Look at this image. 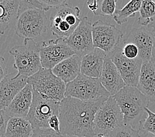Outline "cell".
<instances>
[{
    "label": "cell",
    "instance_id": "cell-7",
    "mask_svg": "<svg viewBox=\"0 0 155 137\" xmlns=\"http://www.w3.org/2000/svg\"><path fill=\"white\" fill-rule=\"evenodd\" d=\"M95 134L108 136L124 124V116L115 99L110 96L96 113L94 119Z\"/></svg>",
    "mask_w": 155,
    "mask_h": 137
},
{
    "label": "cell",
    "instance_id": "cell-17",
    "mask_svg": "<svg viewBox=\"0 0 155 137\" xmlns=\"http://www.w3.org/2000/svg\"><path fill=\"white\" fill-rule=\"evenodd\" d=\"M106 54L98 48H94L92 52L82 57L81 73L91 78L99 79L104 65V59Z\"/></svg>",
    "mask_w": 155,
    "mask_h": 137
},
{
    "label": "cell",
    "instance_id": "cell-5",
    "mask_svg": "<svg viewBox=\"0 0 155 137\" xmlns=\"http://www.w3.org/2000/svg\"><path fill=\"white\" fill-rule=\"evenodd\" d=\"M28 83L44 98L60 102L65 98L66 84L55 75L51 69H40L28 78Z\"/></svg>",
    "mask_w": 155,
    "mask_h": 137
},
{
    "label": "cell",
    "instance_id": "cell-2",
    "mask_svg": "<svg viewBox=\"0 0 155 137\" xmlns=\"http://www.w3.org/2000/svg\"><path fill=\"white\" fill-rule=\"evenodd\" d=\"M112 97L120 107L124 116V125L140 131L147 117L145 109L149 100L137 87L125 86Z\"/></svg>",
    "mask_w": 155,
    "mask_h": 137
},
{
    "label": "cell",
    "instance_id": "cell-39",
    "mask_svg": "<svg viewBox=\"0 0 155 137\" xmlns=\"http://www.w3.org/2000/svg\"><path fill=\"white\" fill-rule=\"evenodd\" d=\"M154 2H155V1H154Z\"/></svg>",
    "mask_w": 155,
    "mask_h": 137
},
{
    "label": "cell",
    "instance_id": "cell-6",
    "mask_svg": "<svg viewBox=\"0 0 155 137\" xmlns=\"http://www.w3.org/2000/svg\"><path fill=\"white\" fill-rule=\"evenodd\" d=\"M47 29L48 19L44 11L30 8L18 13L15 33L20 38L35 40L43 35Z\"/></svg>",
    "mask_w": 155,
    "mask_h": 137
},
{
    "label": "cell",
    "instance_id": "cell-29",
    "mask_svg": "<svg viewBox=\"0 0 155 137\" xmlns=\"http://www.w3.org/2000/svg\"><path fill=\"white\" fill-rule=\"evenodd\" d=\"M11 117L5 109H0V137H3L5 134L7 123Z\"/></svg>",
    "mask_w": 155,
    "mask_h": 137
},
{
    "label": "cell",
    "instance_id": "cell-3",
    "mask_svg": "<svg viewBox=\"0 0 155 137\" xmlns=\"http://www.w3.org/2000/svg\"><path fill=\"white\" fill-rule=\"evenodd\" d=\"M15 59L14 67L17 69V76L29 78L42 69L40 46L34 40L25 39L22 45L12 47L9 51Z\"/></svg>",
    "mask_w": 155,
    "mask_h": 137
},
{
    "label": "cell",
    "instance_id": "cell-38",
    "mask_svg": "<svg viewBox=\"0 0 155 137\" xmlns=\"http://www.w3.org/2000/svg\"><path fill=\"white\" fill-rule=\"evenodd\" d=\"M97 137H107V136L105 135H98L97 136Z\"/></svg>",
    "mask_w": 155,
    "mask_h": 137
},
{
    "label": "cell",
    "instance_id": "cell-33",
    "mask_svg": "<svg viewBox=\"0 0 155 137\" xmlns=\"http://www.w3.org/2000/svg\"><path fill=\"white\" fill-rule=\"evenodd\" d=\"M87 5L95 15L99 8V0H94V1H91L90 0V1H88L87 2Z\"/></svg>",
    "mask_w": 155,
    "mask_h": 137
},
{
    "label": "cell",
    "instance_id": "cell-16",
    "mask_svg": "<svg viewBox=\"0 0 155 137\" xmlns=\"http://www.w3.org/2000/svg\"><path fill=\"white\" fill-rule=\"evenodd\" d=\"M32 88L27 83L5 109L11 117H19L26 119L30 110L32 101Z\"/></svg>",
    "mask_w": 155,
    "mask_h": 137
},
{
    "label": "cell",
    "instance_id": "cell-20",
    "mask_svg": "<svg viewBox=\"0 0 155 137\" xmlns=\"http://www.w3.org/2000/svg\"><path fill=\"white\" fill-rule=\"evenodd\" d=\"M19 1L0 0V34H4L11 23L17 20Z\"/></svg>",
    "mask_w": 155,
    "mask_h": 137
},
{
    "label": "cell",
    "instance_id": "cell-26",
    "mask_svg": "<svg viewBox=\"0 0 155 137\" xmlns=\"http://www.w3.org/2000/svg\"><path fill=\"white\" fill-rule=\"evenodd\" d=\"M147 117L144 121L141 131L150 133L155 137V113L150 111L148 107L145 109Z\"/></svg>",
    "mask_w": 155,
    "mask_h": 137
},
{
    "label": "cell",
    "instance_id": "cell-37",
    "mask_svg": "<svg viewBox=\"0 0 155 137\" xmlns=\"http://www.w3.org/2000/svg\"><path fill=\"white\" fill-rule=\"evenodd\" d=\"M61 137H79V136H73V135H61Z\"/></svg>",
    "mask_w": 155,
    "mask_h": 137
},
{
    "label": "cell",
    "instance_id": "cell-8",
    "mask_svg": "<svg viewBox=\"0 0 155 137\" xmlns=\"http://www.w3.org/2000/svg\"><path fill=\"white\" fill-rule=\"evenodd\" d=\"M32 101L27 119L33 129L48 128V121L50 118L56 115L59 116L60 102L43 98L32 90Z\"/></svg>",
    "mask_w": 155,
    "mask_h": 137
},
{
    "label": "cell",
    "instance_id": "cell-11",
    "mask_svg": "<svg viewBox=\"0 0 155 137\" xmlns=\"http://www.w3.org/2000/svg\"><path fill=\"white\" fill-rule=\"evenodd\" d=\"M115 65L126 86L136 87L141 72L143 61L139 57L130 60L121 52V47H116L107 54Z\"/></svg>",
    "mask_w": 155,
    "mask_h": 137
},
{
    "label": "cell",
    "instance_id": "cell-21",
    "mask_svg": "<svg viewBox=\"0 0 155 137\" xmlns=\"http://www.w3.org/2000/svg\"><path fill=\"white\" fill-rule=\"evenodd\" d=\"M32 132L33 128L27 119L11 117L3 137H31Z\"/></svg>",
    "mask_w": 155,
    "mask_h": 137
},
{
    "label": "cell",
    "instance_id": "cell-31",
    "mask_svg": "<svg viewBox=\"0 0 155 137\" xmlns=\"http://www.w3.org/2000/svg\"><path fill=\"white\" fill-rule=\"evenodd\" d=\"M40 1L44 5L49 7L50 9L52 8V7H55L57 9L66 2L65 0H40Z\"/></svg>",
    "mask_w": 155,
    "mask_h": 137
},
{
    "label": "cell",
    "instance_id": "cell-23",
    "mask_svg": "<svg viewBox=\"0 0 155 137\" xmlns=\"http://www.w3.org/2000/svg\"><path fill=\"white\" fill-rule=\"evenodd\" d=\"M139 12V24L141 27H147L155 17V2L151 0L142 1Z\"/></svg>",
    "mask_w": 155,
    "mask_h": 137
},
{
    "label": "cell",
    "instance_id": "cell-35",
    "mask_svg": "<svg viewBox=\"0 0 155 137\" xmlns=\"http://www.w3.org/2000/svg\"><path fill=\"white\" fill-rule=\"evenodd\" d=\"M150 61L155 66V38H154V44H153V50H152V55H151V58H150Z\"/></svg>",
    "mask_w": 155,
    "mask_h": 137
},
{
    "label": "cell",
    "instance_id": "cell-9",
    "mask_svg": "<svg viewBox=\"0 0 155 137\" xmlns=\"http://www.w3.org/2000/svg\"><path fill=\"white\" fill-rule=\"evenodd\" d=\"M94 48H98L106 54L118 46L124 34L116 26L101 20L95 22L92 26Z\"/></svg>",
    "mask_w": 155,
    "mask_h": 137
},
{
    "label": "cell",
    "instance_id": "cell-18",
    "mask_svg": "<svg viewBox=\"0 0 155 137\" xmlns=\"http://www.w3.org/2000/svg\"><path fill=\"white\" fill-rule=\"evenodd\" d=\"M81 60L82 57L75 54L60 62L51 71L55 75L68 84L75 79L81 73Z\"/></svg>",
    "mask_w": 155,
    "mask_h": 137
},
{
    "label": "cell",
    "instance_id": "cell-12",
    "mask_svg": "<svg viewBox=\"0 0 155 137\" xmlns=\"http://www.w3.org/2000/svg\"><path fill=\"white\" fill-rule=\"evenodd\" d=\"M92 26L87 16L81 18L78 27L68 38L64 39V42L81 57L94 50Z\"/></svg>",
    "mask_w": 155,
    "mask_h": 137
},
{
    "label": "cell",
    "instance_id": "cell-30",
    "mask_svg": "<svg viewBox=\"0 0 155 137\" xmlns=\"http://www.w3.org/2000/svg\"><path fill=\"white\" fill-rule=\"evenodd\" d=\"M48 128L51 129V130H53L58 134L61 135L60 122V119H59V116L54 115V116H51L48 121Z\"/></svg>",
    "mask_w": 155,
    "mask_h": 137
},
{
    "label": "cell",
    "instance_id": "cell-25",
    "mask_svg": "<svg viewBox=\"0 0 155 137\" xmlns=\"http://www.w3.org/2000/svg\"><path fill=\"white\" fill-rule=\"evenodd\" d=\"M107 137H142L139 131L135 130L131 127L123 125L116 129L107 136Z\"/></svg>",
    "mask_w": 155,
    "mask_h": 137
},
{
    "label": "cell",
    "instance_id": "cell-4",
    "mask_svg": "<svg viewBox=\"0 0 155 137\" xmlns=\"http://www.w3.org/2000/svg\"><path fill=\"white\" fill-rule=\"evenodd\" d=\"M110 94L97 78H91L80 73L75 79L66 84L65 98L71 97L85 102L108 99Z\"/></svg>",
    "mask_w": 155,
    "mask_h": 137
},
{
    "label": "cell",
    "instance_id": "cell-1",
    "mask_svg": "<svg viewBox=\"0 0 155 137\" xmlns=\"http://www.w3.org/2000/svg\"><path fill=\"white\" fill-rule=\"evenodd\" d=\"M108 99L85 102L71 97L60 102L59 119L61 135L79 137H96L94 116Z\"/></svg>",
    "mask_w": 155,
    "mask_h": 137
},
{
    "label": "cell",
    "instance_id": "cell-22",
    "mask_svg": "<svg viewBox=\"0 0 155 137\" xmlns=\"http://www.w3.org/2000/svg\"><path fill=\"white\" fill-rule=\"evenodd\" d=\"M141 3V0H131L122 9L116 10L113 15L114 20L119 25L126 23L129 18L134 17L136 13L139 11Z\"/></svg>",
    "mask_w": 155,
    "mask_h": 137
},
{
    "label": "cell",
    "instance_id": "cell-24",
    "mask_svg": "<svg viewBox=\"0 0 155 137\" xmlns=\"http://www.w3.org/2000/svg\"><path fill=\"white\" fill-rule=\"evenodd\" d=\"M116 0H99V8L96 16L112 17L116 10Z\"/></svg>",
    "mask_w": 155,
    "mask_h": 137
},
{
    "label": "cell",
    "instance_id": "cell-10",
    "mask_svg": "<svg viewBox=\"0 0 155 137\" xmlns=\"http://www.w3.org/2000/svg\"><path fill=\"white\" fill-rule=\"evenodd\" d=\"M42 67L52 69L66 59L75 55V52L64 42V39L56 38L39 44Z\"/></svg>",
    "mask_w": 155,
    "mask_h": 137
},
{
    "label": "cell",
    "instance_id": "cell-13",
    "mask_svg": "<svg viewBox=\"0 0 155 137\" xmlns=\"http://www.w3.org/2000/svg\"><path fill=\"white\" fill-rule=\"evenodd\" d=\"M154 37L147 30L146 27L134 28L124 39V44L132 43L137 47L139 57L143 63L150 61Z\"/></svg>",
    "mask_w": 155,
    "mask_h": 137
},
{
    "label": "cell",
    "instance_id": "cell-15",
    "mask_svg": "<svg viewBox=\"0 0 155 137\" xmlns=\"http://www.w3.org/2000/svg\"><path fill=\"white\" fill-rule=\"evenodd\" d=\"M28 83V78L7 74L0 82V98L6 107Z\"/></svg>",
    "mask_w": 155,
    "mask_h": 137
},
{
    "label": "cell",
    "instance_id": "cell-32",
    "mask_svg": "<svg viewBox=\"0 0 155 137\" xmlns=\"http://www.w3.org/2000/svg\"><path fill=\"white\" fill-rule=\"evenodd\" d=\"M7 75V68L5 59L0 55V82Z\"/></svg>",
    "mask_w": 155,
    "mask_h": 137
},
{
    "label": "cell",
    "instance_id": "cell-34",
    "mask_svg": "<svg viewBox=\"0 0 155 137\" xmlns=\"http://www.w3.org/2000/svg\"><path fill=\"white\" fill-rule=\"evenodd\" d=\"M146 28L148 30L155 38V17L153 18L151 23L146 27Z\"/></svg>",
    "mask_w": 155,
    "mask_h": 137
},
{
    "label": "cell",
    "instance_id": "cell-27",
    "mask_svg": "<svg viewBox=\"0 0 155 137\" xmlns=\"http://www.w3.org/2000/svg\"><path fill=\"white\" fill-rule=\"evenodd\" d=\"M121 52L125 57L130 60H134L139 57V51L137 47L134 44H125L123 47H121Z\"/></svg>",
    "mask_w": 155,
    "mask_h": 137
},
{
    "label": "cell",
    "instance_id": "cell-19",
    "mask_svg": "<svg viewBox=\"0 0 155 137\" xmlns=\"http://www.w3.org/2000/svg\"><path fill=\"white\" fill-rule=\"evenodd\" d=\"M137 88L155 103V66L150 61L143 63Z\"/></svg>",
    "mask_w": 155,
    "mask_h": 137
},
{
    "label": "cell",
    "instance_id": "cell-14",
    "mask_svg": "<svg viewBox=\"0 0 155 137\" xmlns=\"http://www.w3.org/2000/svg\"><path fill=\"white\" fill-rule=\"evenodd\" d=\"M99 80L102 86L112 96L126 86L116 67L107 54L104 59V65Z\"/></svg>",
    "mask_w": 155,
    "mask_h": 137
},
{
    "label": "cell",
    "instance_id": "cell-28",
    "mask_svg": "<svg viewBox=\"0 0 155 137\" xmlns=\"http://www.w3.org/2000/svg\"><path fill=\"white\" fill-rule=\"evenodd\" d=\"M31 137H61V135L58 134L50 128L33 129Z\"/></svg>",
    "mask_w": 155,
    "mask_h": 137
},
{
    "label": "cell",
    "instance_id": "cell-36",
    "mask_svg": "<svg viewBox=\"0 0 155 137\" xmlns=\"http://www.w3.org/2000/svg\"><path fill=\"white\" fill-rule=\"evenodd\" d=\"M6 108V106L5 103L2 100V99L0 98V109H4Z\"/></svg>",
    "mask_w": 155,
    "mask_h": 137
}]
</instances>
